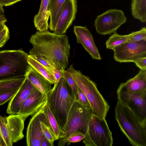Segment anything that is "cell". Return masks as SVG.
<instances>
[{"mask_svg": "<svg viewBox=\"0 0 146 146\" xmlns=\"http://www.w3.org/2000/svg\"><path fill=\"white\" fill-rule=\"evenodd\" d=\"M116 93L119 102L141 120L146 121V90L132 92L127 89L123 83L119 85Z\"/></svg>", "mask_w": 146, "mask_h": 146, "instance_id": "obj_9", "label": "cell"}, {"mask_svg": "<svg viewBox=\"0 0 146 146\" xmlns=\"http://www.w3.org/2000/svg\"><path fill=\"white\" fill-rule=\"evenodd\" d=\"M40 124L43 134L53 146L54 142L57 139L43 113L40 121Z\"/></svg>", "mask_w": 146, "mask_h": 146, "instance_id": "obj_25", "label": "cell"}, {"mask_svg": "<svg viewBox=\"0 0 146 146\" xmlns=\"http://www.w3.org/2000/svg\"><path fill=\"white\" fill-rule=\"evenodd\" d=\"M92 115L90 107L83 105L76 100L69 111L58 145H65L66 139L75 133L81 132L85 135Z\"/></svg>", "mask_w": 146, "mask_h": 146, "instance_id": "obj_6", "label": "cell"}, {"mask_svg": "<svg viewBox=\"0 0 146 146\" xmlns=\"http://www.w3.org/2000/svg\"><path fill=\"white\" fill-rule=\"evenodd\" d=\"M29 41L33 45L29 55L46 60L60 70L68 66L70 47L66 35L37 31L31 35Z\"/></svg>", "mask_w": 146, "mask_h": 146, "instance_id": "obj_1", "label": "cell"}, {"mask_svg": "<svg viewBox=\"0 0 146 146\" xmlns=\"http://www.w3.org/2000/svg\"><path fill=\"white\" fill-rule=\"evenodd\" d=\"M27 118L20 114L0 115V146H12L24 137L25 121Z\"/></svg>", "mask_w": 146, "mask_h": 146, "instance_id": "obj_7", "label": "cell"}, {"mask_svg": "<svg viewBox=\"0 0 146 146\" xmlns=\"http://www.w3.org/2000/svg\"><path fill=\"white\" fill-rule=\"evenodd\" d=\"M133 62L140 69L146 70V57L139 58L135 60Z\"/></svg>", "mask_w": 146, "mask_h": 146, "instance_id": "obj_34", "label": "cell"}, {"mask_svg": "<svg viewBox=\"0 0 146 146\" xmlns=\"http://www.w3.org/2000/svg\"><path fill=\"white\" fill-rule=\"evenodd\" d=\"M77 94V100L81 104L84 106L91 108L90 104L87 97L78 86Z\"/></svg>", "mask_w": 146, "mask_h": 146, "instance_id": "obj_32", "label": "cell"}, {"mask_svg": "<svg viewBox=\"0 0 146 146\" xmlns=\"http://www.w3.org/2000/svg\"><path fill=\"white\" fill-rule=\"evenodd\" d=\"M86 146H112V133L105 118L92 115L84 139Z\"/></svg>", "mask_w": 146, "mask_h": 146, "instance_id": "obj_8", "label": "cell"}, {"mask_svg": "<svg viewBox=\"0 0 146 146\" xmlns=\"http://www.w3.org/2000/svg\"><path fill=\"white\" fill-rule=\"evenodd\" d=\"M85 137V135L81 132L75 133L70 135L66 140L65 144L71 143H76L79 142L83 139Z\"/></svg>", "mask_w": 146, "mask_h": 146, "instance_id": "obj_30", "label": "cell"}, {"mask_svg": "<svg viewBox=\"0 0 146 146\" xmlns=\"http://www.w3.org/2000/svg\"><path fill=\"white\" fill-rule=\"evenodd\" d=\"M21 0H0V4L3 6H9Z\"/></svg>", "mask_w": 146, "mask_h": 146, "instance_id": "obj_35", "label": "cell"}, {"mask_svg": "<svg viewBox=\"0 0 146 146\" xmlns=\"http://www.w3.org/2000/svg\"><path fill=\"white\" fill-rule=\"evenodd\" d=\"M5 25V23H3L0 24V32L3 30Z\"/></svg>", "mask_w": 146, "mask_h": 146, "instance_id": "obj_39", "label": "cell"}, {"mask_svg": "<svg viewBox=\"0 0 146 146\" xmlns=\"http://www.w3.org/2000/svg\"><path fill=\"white\" fill-rule=\"evenodd\" d=\"M112 50L116 61L120 63L134 62L139 58L146 57V40L137 42L128 41Z\"/></svg>", "mask_w": 146, "mask_h": 146, "instance_id": "obj_11", "label": "cell"}, {"mask_svg": "<svg viewBox=\"0 0 146 146\" xmlns=\"http://www.w3.org/2000/svg\"><path fill=\"white\" fill-rule=\"evenodd\" d=\"M47 139L44 135L42 137L41 142L40 146H52Z\"/></svg>", "mask_w": 146, "mask_h": 146, "instance_id": "obj_37", "label": "cell"}, {"mask_svg": "<svg viewBox=\"0 0 146 146\" xmlns=\"http://www.w3.org/2000/svg\"><path fill=\"white\" fill-rule=\"evenodd\" d=\"M31 56L54 74V68H53L48 61L42 58L33 56Z\"/></svg>", "mask_w": 146, "mask_h": 146, "instance_id": "obj_33", "label": "cell"}, {"mask_svg": "<svg viewBox=\"0 0 146 146\" xmlns=\"http://www.w3.org/2000/svg\"><path fill=\"white\" fill-rule=\"evenodd\" d=\"M65 0H50V22L49 27L54 31Z\"/></svg>", "mask_w": 146, "mask_h": 146, "instance_id": "obj_20", "label": "cell"}, {"mask_svg": "<svg viewBox=\"0 0 146 146\" xmlns=\"http://www.w3.org/2000/svg\"><path fill=\"white\" fill-rule=\"evenodd\" d=\"M42 111L57 139H59L60 134V129L54 115L48 106L47 103L43 107Z\"/></svg>", "mask_w": 146, "mask_h": 146, "instance_id": "obj_24", "label": "cell"}, {"mask_svg": "<svg viewBox=\"0 0 146 146\" xmlns=\"http://www.w3.org/2000/svg\"><path fill=\"white\" fill-rule=\"evenodd\" d=\"M28 54L21 50H0V81L26 77Z\"/></svg>", "mask_w": 146, "mask_h": 146, "instance_id": "obj_5", "label": "cell"}, {"mask_svg": "<svg viewBox=\"0 0 146 146\" xmlns=\"http://www.w3.org/2000/svg\"><path fill=\"white\" fill-rule=\"evenodd\" d=\"M7 21V20L6 18H0V24L3 23H5Z\"/></svg>", "mask_w": 146, "mask_h": 146, "instance_id": "obj_40", "label": "cell"}, {"mask_svg": "<svg viewBox=\"0 0 146 146\" xmlns=\"http://www.w3.org/2000/svg\"><path fill=\"white\" fill-rule=\"evenodd\" d=\"M77 11L76 0H65L54 33L58 35L65 33L75 20Z\"/></svg>", "mask_w": 146, "mask_h": 146, "instance_id": "obj_12", "label": "cell"}, {"mask_svg": "<svg viewBox=\"0 0 146 146\" xmlns=\"http://www.w3.org/2000/svg\"><path fill=\"white\" fill-rule=\"evenodd\" d=\"M54 74L55 82V84H56L57 83L62 76L60 70L56 68H54Z\"/></svg>", "mask_w": 146, "mask_h": 146, "instance_id": "obj_36", "label": "cell"}, {"mask_svg": "<svg viewBox=\"0 0 146 146\" xmlns=\"http://www.w3.org/2000/svg\"><path fill=\"white\" fill-rule=\"evenodd\" d=\"M26 77L42 93L46 95L52 88L51 84L45 77L31 66Z\"/></svg>", "mask_w": 146, "mask_h": 146, "instance_id": "obj_18", "label": "cell"}, {"mask_svg": "<svg viewBox=\"0 0 146 146\" xmlns=\"http://www.w3.org/2000/svg\"><path fill=\"white\" fill-rule=\"evenodd\" d=\"M66 70L87 97L93 115L105 119L110 106L99 91L96 83L88 76L82 74L80 71L75 70L73 64Z\"/></svg>", "mask_w": 146, "mask_h": 146, "instance_id": "obj_4", "label": "cell"}, {"mask_svg": "<svg viewBox=\"0 0 146 146\" xmlns=\"http://www.w3.org/2000/svg\"><path fill=\"white\" fill-rule=\"evenodd\" d=\"M127 20L122 10L110 9L98 15L95 20L94 25L96 32L99 34L110 35L116 32Z\"/></svg>", "mask_w": 146, "mask_h": 146, "instance_id": "obj_10", "label": "cell"}, {"mask_svg": "<svg viewBox=\"0 0 146 146\" xmlns=\"http://www.w3.org/2000/svg\"><path fill=\"white\" fill-rule=\"evenodd\" d=\"M134 32H133L129 34L125 35H120L116 32H114L106 42V48L113 50L116 46L128 41Z\"/></svg>", "mask_w": 146, "mask_h": 146, "instance_id": "obj_23", "label": "cell"}, {"mask_svg": "<svg viewBox=\"0 0 146 146\" xmlns=\"http://www.w3.org/2000/svg\"><path fill=\"white\" fill-rule=\"evenodd\" d=\"M50 0H41L40 9L34 19L35 27L38 31L42 32L48 30V20L50 15Z\"/></svg>", "mask_w": 146, "mask_h": 146, "instance_id": "obj_17", "label": "cell"}, {"mask_svg": "<svg viewBox=\"0 0 146 146\" xmlns=\"http://www.w3.org/2000/svg\"><path fill=\"white\" fill-rule=\"evenodd\" d=\"M132 15L135 19L144 23L146 22V0H132Z\"/></svg>", "mask_w": 146, "mask_h": 146, "instance_id": "obj_22", "label": "cell"}, {"mask_svg": "<svg viewBox=\"0 0 146 146\" xmlns=\"http://www.w3.org/2000/svg\"><path fill=\"white\" fill-rule=\"evenodd\" d=\"M123 84L129 91L138 92L146 90V70L140 69L138 73Z\"/></svg>", "mask_w": 146, "mask_h": 146, "instance_id": "obj_19", "label": "cell"}, {"mask_svg": "<svg viewBox=\"0 0 146 146\" xmlns=\"http://www.w3.org/2000/svg\"><path fill=\"white\" fill-rule=\"evenodd\" d=\"M47 103L46 95L37 89L33 91L22 104L19 114L27 118L41 109Z\"/></svg>", "mask_w": 146, "mask_h": 146, "instance_id": "obj_13", "label": "cell"}, {"mask_svg": "<svg viewBox=\"0 0 146 146\" xmlns=\"http://www.w3.org/2000/svg\"><path fill=\"white\" fill-rule=\"evenodd\" d=\"M20 88L5 91L0 93V106L4 104L10 100L17 92Z\"/></svg>", "mask_w": 146, "mask_h": 146, "instance_id": "obj_29", "label": "cell"}, {"mask_svg": "<svg viewBox=\"0 0 146 146\" xmlns=\"http://www.w3.org/2000/svg\"><path fill=\"white\" fill-rule=\"evenodd\" d=\"M36 89L26 77L18 91L9 102L7 109V113L10 114H19L21 106L24 101L30 94Z\"/></svg>", "mask_w": 146, "mask_h": 146, "instance_id": "obj_15", "label": "cell"}, {"mask_svg": "<svg viewBox=\"0 0 146 146\" xmlns=\"http://www.w3.org/2000/svg\"><path fill=\"white\" fill-rule=\"evenodd\" d=\"M143 40H146V29L145 27H143L140 30L135 32L128 41L137 42Z\"/></svg>", "mask_w": 146, "mask_h": 146, "instance_id": "obj_28", "label": "cell"}, {"mask_svg": "<svg viewBox=\"0 0 146 146\" xmlns=\"http://www.w3.org/2000/svg\"><path fill=\"white\" fill-rule=\"evenodd\" d=\"M60 71L62 77L64 78L67 82L77 99V85L76 82L67 70L63 69Z\"/></svg>", "mask_w": 146, "mask_h": 146, "instance_id": "obj_27", "label": "cell"}, {"mask_svg": "<svg viewBox=\"0 0 146 146\" xmlns=\"http://www.w3.org/2000/svg\"><path fill=\"white\" fill-rule=\"evenodd\" d=\"M42 108L32 115L30 120L26 135V145L27 146H40L41 141L44 135L40 124L43 113Z\"/></svg>", "mask_w": 146, "mask_h": 146, "instance_id": "obj_16", "label": "cell"}, {"mask_svg": "<svg viewBox=\"0 0 146 146\" xmlns=\"http://www.w3.org/2000/svg\"><path fill=\"white\" fill-rule=\"evenodd\" d=\"M25 78L0 81V93L3 92L19 88L25 81Z\"/></svg>", "mask_w": 146, "mask_h": 146, "instance_id": "obj_26", "label": "cell"}, {"mask_svg": "<svg viewBox=\"0 0 146 146\" xmlns=\"http://www.w3.org/2000/svg\"><path fill=\"white\" fill-rule=\"evenodd\" d=\"M3 6L0 4V18H5V11L3 7Z\"/></svg>", "mask_w": 146, "mask_h": 146, "instance_id": "obj_38", "label": "cell"}, {"mask_svg": "<svg viewBox=\"0 0 146 146\" xmlns=\"http://www.w3.org/2000/svg\"><path fill=\"white\" fill-rule=\"evenodd\" d=\"M46 97L48 106L60 129V135L66 124L70 110L77 99L63 77L54 84L53 87L46 94Z\"/></svg>", "mask_w": 146, "mask_h": 146, "instance_id": "obj_2", "label": "cell"}, {"mask_svg": "<svg viewBox=\"0 0 146 146\" xmlns=\"http://www.w3.org/2000/svg\"><path fill=\"white\" fill-rule=\"evenodd\" d=\"M74 32L77 42L82 45L92 58L101 60V56L94 41L92 35L88 28L86 27L74 26Z\"/></svg>", "mask_w": 146, "mask_h": 146, "instance_id": "obj_14", "label": "cell"}, {"mask_svg": "<svg viewBox=\"0 0 146 146\" xmlns=\"http://www.w3.org/2000/svg\"><path fill=\"white\" fill-rule=\"evenodd\" d=\"M9 38V30L5 25L3 30L0 32V48L3 47Z\"/></svg>", "mask_w": 146, "mask_h": 146, "instance_id": "obj_31", "label": "cell"}, {"mask_svg": "<svg viewBox=\"0 0 146 146\" xmlns=\"http://www.w3.org/2000/svg\"><path fill=\"white\" fill-rule=\"evenodd\" d=\"M27 61L29 65L45 77L52 84L55 82L54 75L31 55L28 56Z\"/></svg>", "mask_w": 146, "mask_h": 146, "instance_id": "obj_21", "label": "cell"}, {"mask_svg": "<svg viewBox=\"0 0 146 146\" xmlns=\"http://www.w3.org/2000/svg\"><path fill=\"white\" fill-rule=\"evenodd\" d=\"M115 117L120 130L133 146H146V121L138 118L118 101Z\"/></svg>", "mask_w": 146, "mask_h": 146, "instance_id": "obj_3", "label": "cell"}]
</instances>
